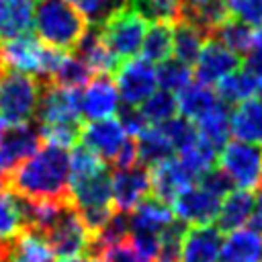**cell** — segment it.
Masks as SVG:
<instances>
[{
    "instance_id": "484cf974",
    "label": "cell",
    "mask_w": 262,
    "mask_h": 262,
    "mask_svg": "<svg viewBox=\"0 0 262 262\" xmlns=\"http://www.w3.org/2000/svg\"><path fill=\"white\" fill-rule=\"evenodd\" d=\"M35 10L29 0H0V41H8L31 31Z\"/></svg>"
},
{
    "instance_id": "4fadbf2b",
    "label": "cell",
    "mask_w": 262,
    "mask_h": 262,
    "mask_svg": "<svg viewBox=\"0 0 262 262\" xmlns=\"http://www.w3.org/2000/svg\"><path fill=\"white\" fill-rule=\"evenodd\" d=\"M131 135L125 131L121 119H98L90 121L88 125L82 127L80 141L88 149H92L96 156H100L104 162H115L117 156L121 154L123 145L127 143Z\"/></svg>"
},
{
    "instance_id": "5bb4252c",
    "label": "cell",
    "mask_w": 262,
    "mask_h": 262,
    "mask_svg": "<svg viewBox=\"0 0 262 262\" xmlns=\"http://www.w3.org/2000/svg\"><path fill=\"white\" fill-rule=\"evenodd\" d=\"M119 104L121 96L108 74H96L86 88L80 90V113L88 121L115 117L119 113Z\"/></svg>"
},
{
    "instance_id": "cb8c5ba5",
    "label": "cell",
    "mask_w": 262,
    "mask_h": 262,
    "mask_svg": "<svg viewBox=\"0 0 262 262\" xmlns=\"http://www.w3.org/2000/svg\"><path fill=\"white\" fill-rule=\"evenodd\" d=\"M176 98H178V113L182 117H188L190 121L201 119L205 113H209L221 102L217 90H213L211 84L199 80H192L188 86H184L176 94Z\"/></svg>"
},
{
    "instance_id": "bcb514c9",
    "label": "cell",
    "mask_w": 262,
    "mask_h": 262,
    "mask_svg": "<svg viewBox=\"0 0 262 262\" xmlns=\"http://www.w3.org/2000/svg\"><path fill=\"white\" fill-rule=\"evenodd\" d=\"M10 248H12V244H0V262H6L8 260Z\"/></svg>"
},
{
    "instance_id": "ab89813d",
    "label": "cell",
    "mask_w": 262,
    "mask_h": 262,
    "mask_svg": "<svg viewBox=\"0 0 262 262\" xmlns=\"http://www.w3.org/2000/svg\"><path fill=\"white\" fill-rule=\"evenodd\" d=\"M72 6H76L90 25L104 23L115 10L125 6L129 0H68Z\"/></svg>"
},
{
    "instance_id": "9c48e42d",
    "label": "cell",
    "mask_w": 262,
    "mask_h": 262,
    "mask_svg": "<svg viewBox=\"0 0 262 262\" xmlns=\"http://www.w3.org/2000/svg\"><path fill=\"white\" fill-rule=\"evenodd\" d=\"M223 196L215 194L201 182H194L186 186L174 201H172V211L176 219L184 221L186 225H209L215 223L219 207H221Z\"/></svg>"
},
{
    "instance_id": "f1b7e54d",
    "label": "cell",
    "mask_w": 262,
    "mask_h": 262,
    "mask_svg": "<svg viewBox=\"0 0 262 262\" xmlns=\"http://www.w3.org/2000/svg\"><path fill=\"white\" fill-rule=\"evenodd\" d=\"M199 137H203L207 143H211L217 151L223 149V145L229 141L231 127H229V113L225 108V102H219L215 108L205 113L201 119L194 121Z\"/></svg>"
},
{
    "instance_id": "8992f818",
    "label": "cell",
    "mask_w": 262,
    "mask_h": 262,
    "mask_svg": "<svg viewBox=\"0 0 262 262\" xmlns=\"http://www.w3.org/2000/svg\"><path fill=\"white\" fill-rule=\"evenodd\" d=\"M219 168L237 188H262V145L246 141H227L219 154Z\"/></svg>"
},
{
    "instance_id": "e0dca14e",
    "label": "cell",
    "mask_w": 262,
    "mask_h": 262,
    "mask_svg": "<svg viewBox=\"0 0 262 262\" xmlns=\"http://www.w3.org/2000/svg\"><path fill=\"white\" fill-rule=\"evenodd\" d=\"M221 229L213 223L209 225H188L182 248L180 262H221Z\"/></svg>"
},
{
    "instance_id": "f546056e",
    "label": "cell",
    "mask_w": 262,
    "mask_h": 262,
    "mask_svg": "<svg viewBox=\"0 0 262 262\" xmlns=\"http://www.w3.org/2000/svg\"><path fill=\"white\" fill-rule=\"evenodd\" d=\"M141 57L151 63H162L174 53V33L170 23H151L141 43Z\"/></svg>"
},
{
    "instance_id": "e575fe53",
    "label": "cell",
    "mask_w": 262,
    "mask_h": 262,
    "mask_svg": "<svg viewBox=\"0 0 262 262\" xmlns=\"http://www.w3.org/2000/svg\"><path fill=\"white\" fill-rule=\"evenodd\" d=\"M139 111L143 113L145 121L149 125H162L166 121H170L172 117H176L178 113V98L174 92L158 88L145 102L139 104Z\"/></svg>"
},
{
    "instance_id": "b9f144b4",
    "label": "cell",
    "mask_w": 262,
    "mask_h": 262,
    "mask_svg": "<svg viewBox=\"0 0 262 262\" xmlns=\"http://www.w3.org/2000/svg\"><path fill=\"white\" fill-rule=\"evenodd\" d=\"M100 258H102L104 262H151V260H147V258L135 248V244L131 242V237L125 239V242H121V244L111 246Z\"/></svg>"
},
{
    "instance_id": "f35d334b",
    "label": "cell",
    "mask_w": 262,
    "mask_h": 262,
    "mask_svg": "<svg viewBox=\"0 0 262 262\" xmlns=\"http://www.w3.org/2000/svg\"><path fill=\"white\" fill-rule=\"evenodd\" d=\"M162 129H164V133L168 135V139L172 141V145H174V149H176V154L180 151V149H184L186 145H190L192 141H196V137H199V131H196V125L188 119V117H172L170 121H166V123H162L160 125Z\"/></svg>"
},
{
    "instance_id": "ac0fdd59",
    "label": "cell",
    "mask_w": 262,
    "mask_h": 262,
    "mask_svg": "<svg viewBox=\"0 0 262 262\" xmlns=\"http://www.w3.org/2000/svg\"><path fill=\"white\" fill-rule=\"evenodd\" d=\"M256 207H258V199L254 196V190H246V188L229 190L221 201L215 225L223 233L233 231L237 227H244V225H248Z\"/></svg>"
},
{
    "instance_id": "7bdbcfd3",
    "label": "cell",
    "mask_w": 262,
    "mask_h": 262,
    "mask_svg": "<svg viewBox=\"0 0 262 262\" xmlns=\"http://www.w3.org/2000/svg\"><path fill=\"white\" fill-rule=\"evenodd\" d=\"M121 113V123H123V127H125V131L131 135V137H137L149 123L145 121V117H143V113L139 111V106H125L123 111H119Z\"/></svg>"
},
{
    "instance_id": "db71d44e",
    "label": "cell",
    "mask_w": 262,
    "mask_h": 262,
    "mask_svg": "<svg viewBox=\"0 0 262 262\" xmlns=\"http://www.w3.org/2000/svg\"><path fill=\"white\" fill-rule=\"evenodd\" d=\"M0 74H2V70H0Z\"/></svg>"
},
{
    "instance_id": "3957f363",
    "label": "cell",
    "mask_w": 262,
    "mask_h": 262,
    "mask_svg": "<svg viewBox=\"0 0 262 262\" xmlns=\"http://www.w3.org/2000/svg\"><path fill=\"white\" fill-rule=\"evenodd\" d=\"M63 51L45 45L41 39L27 35L0 41V70H16L25 74L39 76L43 82H49Z\"/></svg>"
},
{
    "instance_id": "816d5d0a",
    "label": "cell",
    "mask_w": 262,
    "mask_h": 262,
    "mask_svg": "<svg viewBox=\"0 0 262 262\" xmlns=\"http://www.w3.org/2000/svg\"><path fill=\"white\" fill-rule=\"evenodd\" d=\"M260 100H262V82H260V86H258V94H256Z\"/></svg>"
},
{
    "instance_id": "8d00e7d4",
    "label": "cell",
    "mask_w": 262,
    "mask_h": 262,
    "mask_svg": "<svg viewBox=\"0 0 262 262\" xmlns=\"http://www.w3.org/2000/svg\"><path fill=\"white\" fill-rule=\"evenodd\" d=\"M147 23H176L180 18V0H129L127 2Z\"/></svg>"
},
{
    "instance_id": "ffe728a7",
    "label": "cell",
    "mask_w": 262,
    "mask_h": 262,
    "mask_svg": "<svg viewBox=\"0 0 262 262\" xmlns=\"http://www.w3.org/2000/svg\"><path fill=\"white\" fill-rule=\"evenodd\" d=\"M174 219H176V215H174L172 207L151 194L131 211V215H129L131 233H156V235H160Z\"/></svg>"
},
{
    "instance_id": "c3c4849f",
    "label": "cell",
    "mask_w": 262,
    "mask_h": 262,
    "mask_svg": "<svg viewBox=\"0 0 262 262\" xmlns=\"http://www.w3.org/2000/svg\"><path fill=\"white\" fill-rule=\"evenodd\" d=\"M4 131H6V121H4L2 117H0V137L4 135Z\"/></svg>"
},
{
    "instance_id": "9a60e30c",
    "label": "cell",
    "mask_w": 262,
    "mask_h": 262,
    "mask_svg": "<svg viewBox=\"0 0 262 262\" xmlns=\"http://www.w3.org/2000/svg\"><path fill=\"white\" fill-rule=\"evenodd\" d=\"M239 66H242V59L235 51L225 47L219 39L209 37L192 70H194V80L213 86L225 76H229L231 72L239 70Z\"/></svg>"
},
{
    "instance_id": "f6af8a7d",
    "label": "cell",
    "mask_w": 262,
    "mask_h": 262,
    "mask_svg": "<svg viewBox=\"0 0 262 262\" xmlns=\"http://www.w3.org/2000/svg\"><path fill=\"white\" fill-rule=\"evenodd\" d=\"M59 262H104L98 256H72V258H59Z\"/></svg>"
},
{
    "instance_id": "2e32d148",
    "label": "cell",
    "mask_w": 262,
    "mask_h": 262,
    "mask_svg": "<svg viewBox=\"0 0 262 262\" xmlns=\"http://www.w3.org/2000/svg\"><path fill=\"white\" fill-rule=\"evenodd\" d=\"M151 194L160 201L172 205V201L190 184L196 182V176L184 166V162L176 156L151 166Z\"/></svg>"
},
{
    "instance_id": "4dcf8cb0",
    "label": "cell",
    "mask_w": 262,
    "mask_h": 262,
    "mask_svg": "<svg viewBox=\"0 0 262 262\" xmlns=\"http://www.w3.org/2000/svg\"><path fill=\"white\" fill-rule=\"evenodd\" d=\"M10 254L23 262H53L55 252L49 246L47 237L31 227H25L23 233L12 242Z\"/></svg>"
},
{
    "instance_id": "30bf717a",
    "label": "cell",
    "mask_w": 262,
    "mask_h": 262,
    "mask_svg": "<svg viewBox=\"0 0 262 262\" xmlns=\"http://www.w3.org/2000/svg\"><path fill=\"white\" fill-rule=\"evenodd\" d=\"M37 119H39V125L82 123L80 90L63 88V86H57L53 82H43Z\"/></svg>"
},
{
    "instance_id": "1f68e13d",
    "label": "cell",
    "mask_w": 262,
    "mask_h": 262,
    "mask_svg": "<svg viewBox=\"0 0 262 262\" xmlns=\"http://www.w3.org/2000/svg\"><path fill=\"white\" fill-rule=\"evenodd\" d=\"M92 70L90 66L80 57V55H70V53H63L51 80L53 84L57 86H63V88H72V90H80L82 86H86L90 80H92Z\"/></svg>"
},
{
    "instance_id": "681fc988",
    "label": "cell",
    "mask_w": 262,
    "mask_h": 262,
    "mask_svg": "<svg viewBox=\"0 0 262 262\" xmlns=\"http://www.w3.org/2000/svg\"><path fill=\"white\" fill-rule=\"evenodd\" d=\"M4 186H6V178H4L2 174H0V192L4 190Z\"/></svg>"
},
{
    "instance_id": "7c38bea8",
    "label": "cell",
    "mask_w": 262,
    "mask_h": 262,
    "mask_svg": "<svg viewBox=\"0 0 262 262\" xmlns=\"http://www.w3.org/2000/svg\"><path fill=\"white\" fill-rule=\"evenodd\" d=\"M41 141V133L31 123L8 125L0 137V174L6 178L10 172H14L43 145Z\"/></svg>"
},
{
    "instance_id": "44dd1931",
    "label": "cell",
    "mask_w": 262,
    "mask_h": 262,
    "mask_svg": "<svg viewBox=\"0 0 262 262\" xmlns=\"http://www.w3.org/2000/svg\"><path fill=\"white\" fill-rule=\"evenodd\" d=\"M229 127L237 141L262 145V100L252 96L237 102L229 113Z\"/></svg>"
},
{
    "instance_id": "f907efd6",
    "label": "cell",
    "mask_w": 262,
    "mask_h": 262,
    "mask_svg": "<svg viewBox=\"0 0 262 262\" xmlns=\"http://www.w3.org/2000/svg\"><path fill=\"white\" fill-rule=\"evenodd\" d=\"M6 262H23V260H18V258H14L12 254H8V260Z\"/></svg>"
},
{
    "instance_id": "277c9868",
    "label": "cell",
    "mask_w": 262,
    "mask_h": 262,
    "mask_svg": "<svg viewBox=\"0 0 262 262\" xmlns=\"http://www.w3.org/2000/svg\"><path fill=\"white\" fill-rule=\"evenodd\" d=\"M41 92V78L16 70H4L0 74V117L6 125L31 123L37 117Z\"/></svg>"
},
{
    "instance_id": "d4e9b609",
    "label": "cell",
    "mask_w": 262,
    "mask_h": 262,
    "mask_svg": "<svg viewBox=\"0 0 262 262\" xmlns=\"http://www.w3.org/2000/svg\"><path fill=\"white\" fill-rule=\"evenodd\" d=\"M172 33H174L172 57L180 59L182 63L194 66L207 39H209V33H205L201 27H196L194 23H190L186 18H178L176 23H172Z\"/></svg>"
},
{
    "instance_id": "83f0119b",
    "label": "cell",
    "mask_w": 262,
    "mask_h": 262,
    "mask_svg": "<svg viewBox=\"0 0 262 262\" xmlns=\"http://www.w3.org/2000/svg\"><path fill=\"white\" fill-rule=\"evenodd\" d=\"M262 80H258L254 74H250L248 70H235L229 76H225L223 80H219L215 86L221 102L225 104H237L242 100H248L252 96L258 94V86Z\"/></svg>"
},
{
    "instance_id": "5b68a950",
    "label": "cell",
    "mask_w": 262,
    "mask_h": 262,
    "mask_svg": "<svg viewBox=\"0 0 262 262\" xmlns=\"http://www.w3.org/2000/svg\"><path fill=\"white\" fill-rule=\"evenodd\" d=\"M145 18L137 14L129 4L115 10L104 23H100V33L106 47L119 61L131 59L141 51V43L145 37Z\"/></svg>"
},
{
    "instance_id": "7dc6e473",
    "label": "cell",
    "mask_w": 262,
    "mask_h": 262,
    "mask_svg": "<svg viewBox=\"0 0 262 262\" xmlns=\"http://www.w3.org/2000/svg\"><path fill=\"white\" fill-rule=\"evenodd\" d=\"M254 45H262V25H258V29L254 31Z\"/></svg>"
},
{
    "instance_id": "ba28073f",
    "label": "cell",
    "mask_w": 262,
    "mask_h": 262,
    "mask_svg": "<svg viewBox=\"0 0 262 262\" xmlns=\"http://www.w3.org/2000/svg\"><path fill=\"white\" fill-rule=\"evenodd\" d=\"M43 235L47 237L57 258H72L90 252L92 231L88 229V225L84 223L74 205H68L63 213L57 217V221Z\"/></svg>"
},
{
    "instance_id": "d6a6232c",
    "label": "cell",
    "mask_w": 262,
    "mask_h": 262,
    "mask_svg": "<svg viewBox=\"0 0 262 262\" xmlns=\"http://www.w3.org/2000/svg\"><path fill=\"white\" fill-rule=\"evenodd\" d=\"M27 227L18 196L14 192H0V244H12Z\"/></svg>"
},
{
    "instance_id": "7a4b0ae2",
    "label": "cell",
    "mask_w": 262,
    "mask_h": 262,
    "mask_svg": "<svg viewBox=\"0 0 262 262\" xmlns=\"http://www.w3.org/2000/svg\"><path fill=\"white\" fill-rule=\"evenodd\" d=\"M35 31L39 39L55 49H76L88 29L86 16L68 0H41L35 8Z\"/></svg>"
},
{
    "instance_id": "60d3db41",
    "label": "cell",
    "mask_w": 262,
    "mask_h": 262,
    "mask_svg": "<svg viewBox=\"0 0 262 262\" xmlns=\"http://www.w3.org/2000/svg\"><path fill=\"white\" fill-rule=\"evenodd\" d=\"M229 14L250 27L262 25V0H225Z\"/></svg>"
},
{
    "instance_id": "d6986e66",
    "label": "cell",
    "mask_w": 262,
    "mask_h": 262,
    "mask_svg": "<svg viewBox=\"0 0 262 262\" xmlns=\"http://www.w3.org/2000/svg\"><path fill=\"white\" fill-rule=\"evenodd\" d=\"M76 55H80L94 74H111L117 72L119 68V59L113 55V51L106 47L100 27L98 25H88L86 33L82 35V39L76 45Z\"/></svg>"
},
{
    "instance_id": "4316f807",
    "label": "cell",
    "mask_w": 262,
    "mask_h": 262,
    "mask_svg": "<svg viewBox=\"0 0 262 262\" xmlns=\"http://www.w3.org/2000/svg\"><path fill=\"white\" fill-rule=\"evenodd\" d=\"M135 143H137V156H139V162L147 168L168 160L174 156V145L172 141L168 139V135L164 133V129L160 125H147L137 137H135Z\"/></svg>"
},
{
    "instance_id": "52a82bcc",
    "label": "cell",
    "mask_w": 262,
    "mask_h": 262,
    "mask_svg": "<svg viewBox=\"0 0 262 262\" xmlns=\"http://www.w3.org/2000/svg\"><path fill=\"white\" fill-rule=\"evenodd\" d=\"M117 90L125 106H139L145 102L158 88V68L156 63L143 57H131L119 63L117 68Z\"/></svg>"
},
{
    "instance_id": "ee69618b",
    "label": "cell",
    "mask_w": 262,
    "mask_h": 262,
    "mask_svg": "<svg viewBox=\"0 0 262 262\" xmlns=\"http://www.w3.org/2000/svg\"><path fill=\"white\" fill-rule=\"evenodd\" d=\"M244 70L254 74L258 80H262V45H254L246 55H244Z\"/></svg>"
},
{
    "instance_id": "6da1fadb",
    "label": "cell",
    "mask_w": 262,
    "mask_h": 262,
    "mask_svg": "<svg viewBox=\"0 0 262 262\" xmlns=\"http://www.w3.org/2000/svg\"><path fill=\"white\" fill-rule=\"evenodd\" d=\"M6 186L16 196L72 203L68 149L43 143L31 158L6 176Z\"/></svg>"
},
{
    "instance_id": "836d02e7",
    "label": "cell",
    "mask_w": 262,
    "mask_h": 262,
    "mask_svg": "<svg viewBox=\"0 0 262 262\" xmlns=\"http://www.w3.org/2000/svg\"><path fill=\"white\" fill-rule=\"evenodd\" d=\"M211 37L219 39L225 47H229L237 55H246L254 47V31H252V27L246 25L244 20H237V18H227L225 23H221Z\"/></svg>"
},
{
    "instance_id": "8fae6325",
    "label": "cell",
    "mask_w": 262,
    "mask_h": 262,
    "mask_svg": "<svg viewBox=\"0 0 262 262\" xmlns=\"http://www.w3.org/2000/svg\"><path fill=\"white\" fill-rule=\"evenodd\" d=\"M151 194V172L141 162L129 168H119L113 174V207L131 213Z\"/></svg>"
},
{
    "instance_id": "7402d4cb",
    "label": "cell",
    "mask_w": 262,
    "mask_h": 262,
    "mask_svg": "<svg viewBox=\"0 0 262 262\" xmlns=\"http://www.w3.org/2000/svg\"><path fill=\"white\" fill-rule=\"evenodd\" d=\"M221 262H262V233L252 227L227 231L221 246Z\"/></svg>"
},
{
    "instance_id": "d590c367",
    "label": "cell",
    "mask_w": 262,
    "mask_h": 262,
    "mask_svg": "<svg viewBox=\"0 0 262 262\" xmlns=\"http://www.w3.org/2000/svg\"><path fill=\"white\" fill-rule=\"evenodd\" d=\"M178 158L184 162V166L196 176L205 174L207 170L215 168V162H217V149L207 143L203 137H196V141H192L190 145H186L184 149L178 151Z\"/></svg>"
},
{
    "instance_id": "74e56055",
    "label": "cell",
    "mask_w": 262,
    "mask_h": 262,
    "mask_svg": "<svg viewBox=\"0 0 262 262\" xmlns=\"http://www.w3.org/2000/svg\"><path fill=\"white\" fill-rule=\"evenodd\" d=\"M192 80H194L192 66L182 63L176 57H170V59L158 63V82H160V88H164V90H170V92L178 94Z\"/></svg>"
},
{
    "instance_id": "f5cc1de1",
    "label": "cell",
    "mask_w": 262,
    "mask_h": 262,
    "mask_svg": "<svg viewBox=\"0 0 262 262\" xmlns=\"http://www.w3.org/2000/svg\"><path fill=\"white\" fill-rule=\"evenodd\" d=\"M29 2H37V0H29ZM39 2H41V0H39Z\"/></svg>"
},
{
    "instance_id": "603a6c76",
    "label": "cell",
    "mask_w": 262,
    "mask_h": 262,
    "mask_svg": "<svg viewBox=\"0 0 262 262\" xmlns=\"http://www.w3.org/2000/svg\"><path fill=\"white\" fill-rule=\"evenodd\" d=\"M180 18L194 23L211 37L229 18V10L225 0H180Z\"/></svg>"
}]
</instances>
